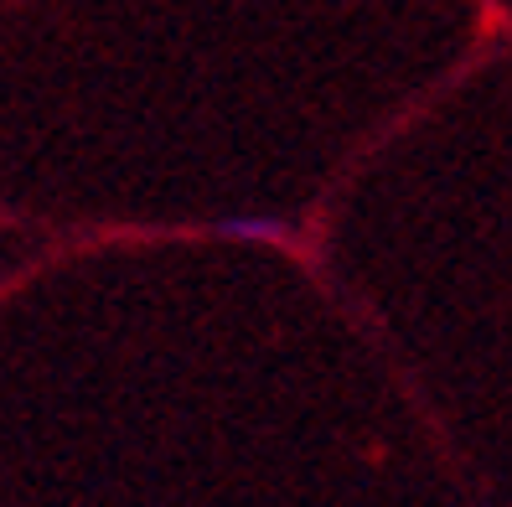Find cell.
<instances>
[{
	"label": "cell",
	"instance_id": "obj_1",
	"mask_svg": "<svg viewBox=\"0 0 512 507\" xmlns=\"http://www.w3.org/2000/svg\"><path fill=\"white\" fill-rule=\"evenodd\" d=\"M223 233H249V238H280V223H269V218H233V223H223Z\"/></svg>",
	"mask_w": 512,
	"mask_h": 507
}]
</instances>
